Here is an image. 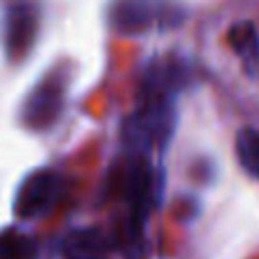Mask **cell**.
<instances>
[{
  "label": "cell",
  "mask_w": 259,
  "mask_h": 259,
  "mask_svg": "<svg viewBox=\"0 0 259 259\" xmlns=\"http://www.w3.org/2000/svg\"><path fill=\"white\" fill-rule=\"evenodd\" d=\"M178 130V100H139L123 121V146L127 152H166Z\"/></svg>",
  "instance_id": "6da1fadb"
},
{
  "label": "cell",
  "mask_w": 259,
  "mask_h": 259,
  "mask_svg": "<svg viewBox=\"0 0 259 259\" xmlns=\"http://www.w3.org/2000/svg\"><path fill=\"white\" fill-rule=\"evenodd\" d=\"M66 100V75L62 71H50L25 96L18 118L32 132H46L59 121Z\"/></svg>",
  "instance_id": "277c9868"
},
{
  "label": "cell",
  "mask_w": 259,
  "mask_h": 259,
  "mask_svg": "<svg viewBox=\"0 0 259 259\" xmlns=\"http://www.w3.org/2000/svg\"><path fill=\"white\" fill-rule=\"evenodd\" d=\"M187 18V7L180 0H112L107 23L114 32L125 36L173 30Z\"/></svg>",
  "instance_id": "7a4b0ae2"
},
{
  "label": "cell",
  "mask_w": 259,
  "mask_h": 259,
  "mask_svg": "<svg viewBox=\"0 0 259 259\" xmlns=\"http://www.w3.org/2000/svg\"><path fill=\"white\" fill-rule=\"evenodd\" d=\"M66 182L59 173L50 168L32 170L21 184H18L16 198H14V214L23 221L39 219L48 214L64 196Z\"/></svg>",
  "instance_id": "8992f818"
},
{
  "label": "cell",
  "mask_w": 259,
  "mask_h": 259,
  "mask_svg": "<svg viewBox=\"0 0 259 259\" xmlns=\"http://www.w3.org/2000/svg\"><path fill=\"white\" fill-rule=\"evenodd\" d=\"M228 44L239 57L243 71L250 77H259V32L252 23L243 21L230 27Z\"/></svg>",
  "instance_id": "ba28073f"
},
{
  "label": "cell",
  "mask_w": 259,
  "mask_h": 259,
  "mask_svg": "<svg viewBox=\"0 0 259 259\" xmlns=\"http://www.w3.org/2000/svg\"><path fill=\"white\" fill-rule=\"evenodd\" d=\"M196 84L193 64L182 55H161L143 66L139 100H178Z\"/></svg>",
  "instance_id": "3957f363"
},
{
  "label": "cell",
  "mask_w": 259,
  "mask_h": 259,
  "mask_svg": "<svg viewBox=\"0 0 259 259\" xmlns=\"http://www.w3.org/2000/svg\"><path fill=\"white\" fill-rule=\"evenodd\" d=\"M234 155L246 175L259 180V130L257 127H241L234 139Z\"/></svg>",
  "instance_id": "30bf717a"
},
{
  "label": "cell",
  "mask_w": 259,
  "mask_h": 259,
  "mask_svg": "<svg viewBox=\"0 0 259 259\" xmlns=\"http://www.w3.org/2000/svg\"><path fill=\"white\" fill-rule=\"evenodd\" d=\"M39 241L32 234L21 232L16 228H7L0 232V259H36Z\"/></svg>",
  "instance_id": "9c48e42d"
},
{
  "label": "cell",
  "mask_w": 259,
  "mask_h": 259,
  "mask_svg": "<svg viewBox=\"0 0 259 259\" xmlns=\"http://www.w3.org/2000/svg\"><path fill=\"white\" fill-rule=\"evenodd\" d=\"M109 250H112V239L98 228L73 230L62 241L64 259H105Z\"/></svg>",
  "instance_id": "52a82bcc"
},
{
  "label": "cell",
  "mask_w": 259,
  "mask_h": 259,
  "mask_svg": "<svg viewBox=\"0 0 259 259\" xmlns=\"http://www.w3.org/2000/svg\"><path fill=\"white\" fill-rule=\"evenodd\" d=\"M41 27V9L34 0H9L5 7L3 44L12 64H21L34 48Z\"/></svg>",
  "instance_id": "5b68a950"
},
{
  "label": "cell",
  "mask_w": 259,
  "mask_h": 259,
  "mask_svg": "<svg viewBox=\"0 0 259 259\" xmlns=\"http://www.w3.org/2000/svg\"><path fill=\"white\" fill-rule=\"evenodd\" d=\"M198 180L202 184H214L216 178H219V164H216L211 157H202L200 164H198Z\"/></svg>",
  "instance_id": "8fae6325"
}]
</instances>
